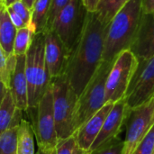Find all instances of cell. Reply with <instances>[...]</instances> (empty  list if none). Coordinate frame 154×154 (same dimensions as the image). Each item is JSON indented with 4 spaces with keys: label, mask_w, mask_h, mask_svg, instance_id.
I'll list each match as a JSON object with an SVG mask.
<instances>
[{
    "label": "cell",
    "mask_w": 154,
    "mask_h": 154,
    "mask_svg": "<svg viewBox=\"0 0 154 154\" xmlns=\"http://www.w3.org/2000/svg\"><path fill=\"white\" fill-rule=\"evenodd\" d=\"M109 23L97 13H88L83 32L69 51L64 75L79 97L103 62L105 41Z\"/></svg>",
    "instance_id": "obj_1"
},
{
    "label": "cell",
    "mask_w": 154,
    "mask_h": 154,
    "mask_svg": "<svg viewBox=\"0 0 154 154\" xmlns=\"http://www.w3.org/2000/svg\"><path fill=\"white\" fill-rule=\"evenodd\" d=\"M143 15V0H129L109 23L105 41L103 61L113 62L130 50Z\"/></svg>",
    "instance_id": "obj_2"
},
{
    "label": "cell",
    "mask_w": 154,
    "mask_h": 154,
    "mask_svg": "<svg viewBox=\"0 0 154 154\" xmlns=\"http://www.w3.org/2000/svg\"><path fill=\"white\" fill-rule=\"evenodd\" d=\"M25 73L28 82L29 109L35 108L51 84L45 60V32L34 34L25 54Z\"/></svg>",
    "instance_id": "obj_3"
},
{
    "label": "cell",
    "mask_w": 154,
    "mask_h": 154,
    "mask_svg": "<svg viewBox=\"0 0 154 154\" xmlns=\"http://www.w3.org/2000/svg\"><path fill=\"white\" fill-rule=\"evenodd\" d=\"M114 62L103 61L93 79L78 97L73 117L74 134L106 105V85Z\"/></svg>",
    "instance_id": "obj_4"
},
{
    "label": "cell",
    "mask_w": 154,
    "mask_h": 154,
    "mask_svg": "<svg viewBox=\"0 0 154 154\" xmlns=\"http://www.w3.org/2000/svg\"><path fill=\"white\" fill-rule=\"evenodd\" d=\"M51 88L57 135L59 140H62L74 134L73 117L79 97L64 74L52 78Z\"/></svg>",
    "instance_id": "obj_5"
},
{
    "label": "cell",
    "mask_w": 154,
    "mask_h": 154,
    "mask_svg": "<svg viewBox=\"0 0 154 154\" xmlns=\"http://www.w3.org/2000/svg\"><path fill=\"white\" fill-rule=\"evenodd\" d=\"M138 65L139 60L131 50H126L117 56L106 80V104L116 103L125 97Z\"/></svg>",
    "instance_id": "obj_6"
},
{
    "label": "cell",
    "mask_w": 154,
    "mask_h": 154,
    "mask_svg": "<svg viewBox=\"0 0 154 154\" xmlns=\"http://www.w3.org/2000/svg\"><path fill=\"white\" fill-rule=\"evenodd\" d=\"M88 13L83 0H70L49 29L59 35L69 52L77 43L83 32Z\"/></svg>",
    "instance_id": "obj_7"
},
{
    "label": "cell",
    "mask_w": 154,
    "mask_h": 154,
    "mask_svg": "<svg viewBox=\"0 0 154 154\" xmlns=\"http://www.w3.org/2000/svg\"><path fill=\"white\" fill-rule=\"evenodd\" d=\"M35 109L36 120L32 127L35 133L37 148L45 150L55 149L59 139L56 131L53 95L51 84Z\"/></svg>",
    "instance_id": "obj_8"
},
{
    "label": "cell",
    "mask_w": 154,
    "mask_h": 154,
    "mask_svg": "<svg viewBox=\"0 0 154 154\" xmlns=\"http://www.w3.org/2000/svg\"><path fill=\"white\" fill-rule=\"evenodd\" d=\"M154 124L153 98L139 107L130 109L125 126L123 154H134Z\"/></svg>",
    "instance_id": "obj_9"
},
{
    "label": "cell",
    "mask_w": 154,
    "mask_h": 154,
    "mask_svg": "<svg viewBox=\"0 0 154 154\" xmlns=\"http://www.w3.org/2000/svg\"><path fill=\"white\" fill-rule=\"evenodd\" d=\"M153 97L154 57L139 60L138 68L131 81L125 99L128 107L134 109L148 103Z\"/></svg>",
    "instance_id": "obj_10"
},
{
    "label": "cell",
    "mask_w": 154,
    "mask_h": 154,
    "mask_svg": "<svg viewBox=\"0 0 154 154\" xmlns=\"http://www.w3.org/2000/svg\"><path fill=\"white\" fill-rule=\"evenodd\" d=\"M129 112L130 108L127 106L125 97H123L115 103L111 112L105 121L99 135L92 145L90 152L118 138L123 125H125Z\"/></svg>",
    "instance_id": "obj_11"
},
{
    "label": "cell",
    "mask_w": 154,
    "mask_h": 154,
    "mask_svg": "<svg viewBox=\"0 0 154 154\" xmlns=\"http://www.w3.org/2000/svg\"><path fill=\"white\" fill-rule=\"evenodd\" d=\"M69 51L59 35L52 30L45 31V60L50 78L63 75Z\"/></svg>",
    "instance_id": "obj_12"
},
{
    "label": "cell",
    "mask_w": 154,
    "mask_h": 154,
    "mask_svg": "<svg viewBox=\"0 0 154 154\" xmlns=\"http://www.w3.org/2000/svg\"><path fill=\"white\" fill-rule=\"evenodd\" d=\"M139 60L154 57V14H143L136 37L130 48Z\"/></svg>",
    "instance_id": "obj_13"
},
{
    "label": "cell",
    "mask_w": 154,
    "mask_h": 154,
    "mask_svg": "<svg viewBox=\"0 0 154 154\" xmlns=\"http://www.w3.org/2000/svg\"><path fill=\"white\" fill-rule=\"evenodd\" d=\"M114 105L115 103H106L75 134L77 143L79 148L86 151H90L92 145L99 135L105 121L111 112Z\"/></svg>",
    "instance_id": "obj_14"
},
{
    "label": "cell",
    "mask_w": 154,
    "mask_h": 154,
    "mask_svg": "<svg viewBox=\"0 0 154 154\" xmlns=\"http://www.w3.org/2000/svg\"><path fill=\"white\" fill-rule=\"evenodd\" d=\"M16 67L10 81V91L18 109L23 111L29 110L28 99V82L25 73V55L16 56Z\"/></svg>",
    "instance_id": "obj_15"
},
{
    "label": "cell",
    "mask_w": 154,
    "mask_h": 154,
    "mask_svg": "<svg viewBox=\"0 0 154 154\" xmlns=\"http://www.w3.org/2000/svg\"><path fill=\"white\" fill-rule=\"evenodd\" d=\"M17 28L12 23L6 5L1 2L0 7V48L5 51L6 56L14 53V41L17 33Z\"/></svg>",
    "instance_id": "obj_16"
},
{
    "label": "cell",
    "mask_w": 154,
    "mask_h": 154,
    "mask_svg": "<svg viewBox=\"0 0 154 154\" xmlns=\"http://www.w3.org/2000/svg\"><path fill=\"white\" fill-rule=\"evenodd\" d=\"M52 0H37L32 9V19L28 26L35 34L43 32L48 28Z\"/></svg>",
    "instance_id": "obj_17"
},
{
    "label": "cell",
    "mask_w": 154,
    "mask_h": 154,
    "mask_svg": "<svg viewBox=\"0 0 154 154\" xmlns=\"http://www.w3.org/2000/svg\"><path fill=\"white\" fill-rule=\"evenodd\" d=\"M2 97L0 104V134L11 128L17 106L10 89L2 85Z\"/></svg>",
    "instance_id": "obj_18"
},
{
    "label": "cell",
    "mask_w": 154,
    "mask_h": 154,
    "mask_svg": "<svg viewBox=\"0 0 154 154\" xmlns=\"http://www.w3.org/2000/svg\"><path fill=\"white\" fill-rule=\"evenodd\" d=\"M32 125L23 118L17 132V154H36Z\"/></svg>",
    "instance_id": "obj_19"
},
{
    "label": "cell",
    "mask_w": 154,
    "mask_h": 154,
    "mask_svg": "<svg viewBox=\"0 0 154 154\" xmlns=\"http://www.w3.org/2000/svg\"><path fill=\"white\" fill-rule=\"evenodd\" d=\"M16 55L6 56L5 51L0 48V80L1 84L9 89L12 75L16 67Z\"/></svg>",
    "instance_id": "obj_20"
},
{
    "label": "cell",
    "mask_w": 154,
    "mask_h": 154,
    "mask_svg": "<svg viewBox=\"0 0 154 154\" xmlns=\"http://www.w3.org/2000/svg\"><path fill=\"white\" fill-rule=\"evenodd\" d=\"M128 1L129 0H101L97 13L104 23H109Z\"/></svg>",
    "instance_id": "obj_21"
},
{
    "label": "cell",
    "mask_w": 154,
    "mask_h": 154,
    "mask_svg": "<svg viewBox=\"0 0 154 154\" xmlns=\"http://www.w3.org/2000/svg\"><path fill=\"white\" fill-rule=\"evenodd\" d=\"M34 34L35 33L28 26L17 30L16 37L14 41V55L19 56V55L26 54L32 42Z\"/></svg>",
    "instance_id": "obj_22"
},
{
    "label": "cell",
    "mask_w": 154,
    "mask_h": 154,
    "mask_svg": "<svg viewBox=\"0 0 154 154\" xmlns=\"http://www.w3.org/2000/svg\"><path fill=\"white\" fill-rule=\"evenodd\" d=\"M18 127H12L0 134V154H17Z\"/></svg>",
    "instance_id": "obj_23"
},
{
    "label": "cell",
    "mask_w": 154,
    "mask_h": 154,
    "mask_svg": "<svg viewBox=\"0 0 154 154\" xmlns=\"http://www.w3.org/2000/svg\"><path fill=\"white\" fill-rule=\"evenodd\" d=\"M123 151L124 141L117 138L104 146L91 151L90 154H123Z\"/></svg>",
    "instance_id": "obj_24"
},
{
    "label": "cell",
    "mask_w": 154,
    "mask_h": 154,
    "mask_svg": "<svg viewBox=\"0 0 154 154\" xmlns=\"http://www.w3.org/2000/svg\"><path fill=\"white\" fill-rule=\"evenodd\" d=\"M77 146L78 143L75 134L68 138L59 140L55 148L56 154H74Z\"/></svg>",
    "instance_id": "obj_25"
},
{
    "label": "cell",
    "mask_w": 154,
    "mask_h": 154,
    "mask_svg": "<svg viewBox=\"0 0 154 154\" xmlns=\"http://www.w3.org/2000/svg\"><path fill=\"white\" fill-rule=\"evenodd\" d=\"M134 154H154V124Z\"/></svg>",
    "instance_id": "obj_26"
},
{
    "label": "cell",
    "mask_w": 154,
    "mask_h": 154,
    "mask_svg": "<svg viewBox=\"0 0 154 154\" xmlns=\"http://www.w3.org/2000/svg\"><path fill=\"white\" fill-rule=\"evenodd\" d=\"M69 2H70V0H52L51 1V12H50L47 30L51 29L52 23H54L55 19L57 18V16L59 15L60 11L63 8H65Z\"/></svg>",
    "instance_id": "obj_27"
},
{
    "label": "cell",
    "mask_w": 154,
    "mask_h": 154,
    "mask_svg": "<svg viewBox=\"0 0 154 154\" xmlns=\"http://www.w3.org/2000/svg\"><path fill=\"white\" fill-rule=\"evenodd\" d=\"M9 7H11L16 14H18L24 20L27 26L30 25V22L32 19V10L29 9L22 0H19V1L14 3Z\"/></svg>",
    "instance_id": "obj_28"
},
{
    "label": "cell",
    "mask_w": 154,
    "mask_h": 154,
    "mask_svg": "<svg viewBox=\"0 0 154 154\" xmlns=\"http://www.w3.org/2000/svg\"><path fill=\"white\" fill-rule=\"evenodd\" d=\"M7 8V11H8V14H9V16H10V19L12 21V23L14 24V26L17 28V29H21V28H24V27H27V24L26 23L24 22V20L18 14H16L11 7L9 6H6Z\"/></svg>",
    "instance_id": "obj_29"
},
{
    "label": "cell",
    "mask_w": 154,
    "mask_h": 154,
    "mask_svg": "<svg viewBox=\"0 0 154 154\" xmlns=\"http://www.w3.org/2000/svg\"><path fill=\"white\" fill-rule=\"evenodd\" d=\"M83 3L88 12L95 13L97 11L101 0H83Z\"/></svg>",
    "instance_id": "obj_30"
},
{
    "label": "cell",
    "mask_w": 154,
    "mask_h": 154,
    "mask_svg": "<svg viewBox=\"0 0 154 154\" xmlns=\"http://www.w3.org/2000/svg\"><path fill=\"white\" fill-rule=\"evenodd\" d=\"M143 14H154V0H143Z\"/></svg>",
    "instance_id": "obj_31"
},
{
    "label": "cell",
    "mask_w": 154,
    "mask_h": 154,
    "mask_svg": "<svg viewBox=\"0 0 154 154\" xmlns=\"http://www.w3.org/2000/svg\"><path fill=\"white\" fill-rule=\"evenodd\" d=\"M36 154H56L55 149H51V150H45V149H41L37 148Z\"/></svg>",
    "instance_id": "obj_32"
},
{
    "label": "cell",
    "mask_w": 154,
    "mask_h": 154,
    "mask_svg": "<svg viewBox=\"0 0 154 154\" xmlns=\"http://www.w3.org/2000/svg\"><path fill=\"white\" fill-rule=\"evenodd\" d=\"M24 4H25V5L29 8V9H32V7H33V5H34V4H35V2L37 1V0H22Z\"/></svg>",
    "instance_id": "obj_33"
},
{
    "label": "cell",
    "mask_w": 154,
    "mask_h": 154,
    "mask_svg": "<svg viewBox=\"0 0 154 154\" xmlns=\"http://www.w3.org/2000/svg\"><path fill=\"white\" fill-rule=\"evenodd\" d=\"M74 154H90V151H86V150H83V149L79 148V146H77Z\"/></svg>",
    "instance_id": "obj_34"
},
{
    "label": "cell",
    "mask_w": 154,
    "mask_h": 154,
    "mask_svg": "<svg viewBox=\"0 0 154 154\" xmlns=\"http://www.w3.org/2000/svg\"><path fill=\"white\" fill-rule=\"evenodd\" d=\"M17 1H19V0H5V1L2 2V3H4L6 6H10L11 5H13L14 3H15V2H17Z\"/></svg>",
    "instance_id": "obj_35"
},
{
    "label": "cell",
    "mask_w": 154,
    "mask_h": 154,
    "mask_svg": "<svg viewBox=\"0 0 154 154\" xmlns=\"http://www.w3.org/2000/svg\"><path fill=\"white\" fill-rule=\"evenodd\" d=\"M4 1H5V0H1V2H4Z\"/></svg>",
    "instance_id": "obj_36"
},
{
    "label": "cell",
    "mask_w": 154,
    "mask_h": 154,
    "mask_svg": "<svg viewBox=\"0 0 154 154\" xmlns=\"http://www.w3.org/2000/svg\"><path fill=\"white\" fill-rule=\"evenodd\" d=\"M153 101H154V97H153Z\"/></svg>",
    "instance_id": "obj_37"
}]
</instances>
